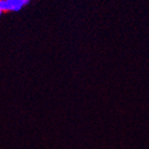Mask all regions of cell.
Here are the masks:
<instances>
[{
  "label": "cell",
  "mask_w": 149,
  "mask_h": 149,
  "mask_svg": "<svg viewBox=\"0 0 149 149\" xmlns=\"http://www.w3.org/2000/svg\"><path fill=\"white\" fill-rule=\"evenodd\" d=\"M30 0H0V8L3 12H19Z\"/></svg>",
  "instance_id": "cell-1"
},
{
  "label": "cell",
  "mask_w": 149,
  "mask_h": 149,
  "mask_svg": "<svg viewBox=\"0 0 149 149\" xmlns=\"http://www.w3.org/2000/svg\"><path fill=\"white\" fill-rule=\"evenodd\" d=\"M2 14H3V10L0 8V17H1V15H2Z\"/></svg>",
  "instance_id": "cell-2"
}]
</instances>
